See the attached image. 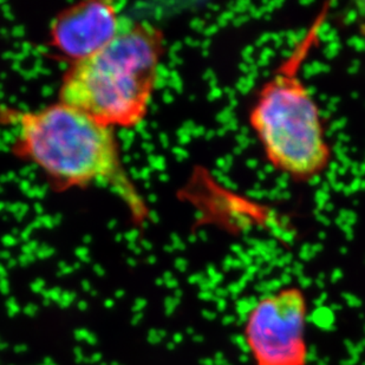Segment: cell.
Here are the masks:
<instances>
[{"instance_id":"2","label":"cell","mask_w":365,"mask_h":365,"mask_svg":"<svg viewBox=\"0 0 365 365\" xmlns=\"http://www.w3.org/2000/svg\"><path fill=\"white\" fill-rule=\"evenodd\" d=\"M163 53L161 29L125 18L106 48L66 70L59 101L114 130L138 127L148 115Z\"/></svg>"},{"instance_id":"1","label":"cell","mask_w":365,"mask_h":365,"mask_svg":"<svg viewBox=\"0 0 365 365\" xmlns=\"http://www.w3.org/2000/svg\"><path fill=\"white\" fill-rule=\"evenodd\" d=\"M16 129L14 153L44 173L55 190L102 185L142 224L148 208L128 176L114 129L58 101L36 110L0 111Z\"/></svg>"},{"instance_id":"3","label":"cell","mask_w":365,"mask_h":365,"mask_svg":"<svg viewBox=\"0 0 365 365\" xmlns=\"http://www.w3.org/2000/svg\"><path fill=\"white\" fill-rule=\"evenodd\" d=\"M327 14L322 11L262 84L248 114L267 161L297 182L321 176L332 159L321 109L302 77L304 62L319 38Z\"/></svg>"},{"instance_id":"4","label":"cell","mask_w":365,"mask_h":365,"mask_svg":"<svg viewBox=\"0 0 365 365\" xmlns=\"http://www.w3.org/2000/svg\"><path fill=\"white\" fill-rule=\"evenodd\" d=\"M309 298L299 286H283L260 297L242 327L253 365L309 364Z\"/></svg>"},{"instance_id":"5","label":"cell","mask_w":365,"mask_h":365,"mask_svg":"<svg viewBox=\"0 0 365 365\" xmlns=\"http://www.w3.org/2000/svg\"><path fill=\"white\" fill-rule=\"evenodd\" d=\"M125 18L114 4L90 0L61 11L48 30V46L71 66L106 48L121 31Z\"/></svg>"}]
</instances>
